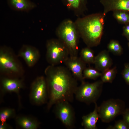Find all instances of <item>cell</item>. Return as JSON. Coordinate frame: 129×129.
I'll list each match as a JSON object with an SVG mask.
<instances>
[{
    "mask_svg": "<svg viewBox=\"0 0 129 129\" xmlns=\"http://www.w3.org/2000/svg\"><path fill=\"white\" fill-rule=\"evenodd\" d=\"M3 90L5 91L18 93L23 85L22 81L17 79L3 78L1 81Z\"/></svg>",
    "mask_w": 129,
    "mask_h": 129,
    "instance_id": "cell-16",
    "label": "cell"
},
{
    "mask_svg": "<svg viewBox=\"0 0 129 129\" xmlns=\"http://www.w3.org/2000/svg\"><path fill=\"white\" fill-rule=\"evenodd\" d=\"M20 56L24 60L28 65L32 66L39 59V53L35 48L28 45H23L19 53Z\"/></svg>",
    "mask_w": 129,
    "mask_h": 129,
    "instance_id": "cell-13",
    "label": "cell"
},
{
    "mask_svg": "<svg viewBox=\"0 0 129 129\" xmlns=\"http://www.w3.org/2000/svg\"><path fill=\"white\" fill-rule=\"evenodd\" d=\"M94 110L89 114L83 116L82 117L81 125L85 129H97L96 123L99 118L97 111L98 106L96 102L94 103Z\"/></svg>",
    "mask_w": 129,
    "mask_h": 129,
    "instance_id": "cell-15",
    "label": "cell"
},
{
    "mask_svg": "<svg viewBox=\"0 0 129 129\" xmlns=\"http://www.w3.org/2000/svg\"><path fill=\"white\" fill-rule=\"evenodd\" d=\"M125 107V102L120 99L112 98L104 101L97 107L99 118L103 122L109 123L122 114Z\"/></svg>",
    "mask_w": 129,
    "mask_h": 129,
    "instance_id": "cell-5",
    "label": "cell"
},
{
    "mask_svg": "<svg viewBox=\"0 0 129 129\" xmlns=\"http://www.w3.org/2000/svg\"><path fill=\"white\" fill-rule=\"evenodd\" d=\"M14 110L10 108H6L1 110L0 112V120L1 123L6 122L9 118L14 117L15 115Z\"/></svg>",
    "mask_w": 129,
    "mask_h": 129,
    "instance_id": "cell-24",
    "label": "cell"
},
{
    "mask_svg": "<svg viewBox=\"0 0 129 129\" xmlns=\"http://www.w3.org/2000/svg\"><path fill=\"white\" fill-rule=\"evenodd\" d=\"M117 72V67H114L101 72V80L103 83H112L115 79Z\"/></svg>",
    "mask_w": 129,
    "mask_h": 129,
    "instance_id": "cell-19",
    "label": "cell"
},
{
    "mask_svg": "<svg viewBox=\"0 0 129 129\" xmlns=\"http://www.w3.org/2000/svg\"><path fill=\"white\" fill-rule=\"evenodd\" d=\"M128 45L129 48V42L128 43Z\"/></svg>",
    "mask_w": 129,
    "mask_h": 129,
    "instance_id": "cell-30",
    "label": "cell"
},
{
    "mask_svg": "<svg viewBox=\"0 0 129 129\" xmlns=\"http://www.w3.org/2000/svg\"><path fill=\"white\" fill-rule=\"evenodd\" d=\"M46 46V59L51 65H57L64 63L70 57L67 48L59 39L49 40Z\"/></svg>",
    "mask_w": 129,
    "mask_h": 129,
    "instance_id": "cell-6",
    "label": "cell"
},
{
    "mask_svg": "<svg viewBox=\"0 0 129 129\" xmlns=\"http://www.w3.org/2000/svg\"><path fill=\"white\" fill-rule=\"evenodd\" d=\"M95 68L101 72L110 68L113 60L108 51L103 50L95 56L94 63Z\"/></svg>",
    "mask_w": 129,
    "mask_h": 129,
    "instance_id": "cell-12",
    "label": "cell"
},
{
    "mask_svg": "<svg viewBox=\"0 0 129 129\" xmlns=\"http://www.w3.org/2000/svg\"><path fill=\"white\" fill-rule=\"evenodd\" d=\"M104 83L101 80L92 83L85 81L77 88L75 96L78 101L88 105L96 102L101 96Z\"/></svg>",
    "mask_w": 129,
    "mask_h": 129,
    "instance_id": "cell-4",
    "label": "cell"
},
{
    "mask_svg": "<svg viewBox=\"0 0 129 129\" xmlns=\"http://www.w3.org/2000/svg\"><path fill=\"white\" fill-rule=\"evenodd\" d=\"M57 34L59 40L67 48L70 57L78 56L79 34L73 22L67 20L63 22L57 31Z\"/></svg>",
    "mask_w": 129,
    "mask_h": 129,
    "instance_id": "cell-3",
    "label": "cell"
},
{
    "mask_svg": "<svg viewBox=\"0 0 129 129\" xmlns=\"http://www.w3.org/2000/svg\"><path fill=\"white\" fill-rule=\"evenodd\" d=\"M10 128V126L6 123V122L3 123H1L0 124V129H6Z\"/></svg>",
    "mask_w": 129,
    "mask_h": 129,
    "instance_id": "cell-29",
    "label": "cell"
},
{
    "mask_svg": "<svg viewBox=\"0 0 129 129\" xmlns=\"http://www.w3.org/2000/svg\"><path fill=\"white\" fill-rule=\"evenodd\" d=\"M107 129H129V126L123 119L116 121L113 126H109Z\"/></svg>",
    "mask_w": 129,
    "mask_h": 129,
    "instance_id": "cell-25",
    "label": "cell"
},
{
    "mask_svg": "<svg viewBox=\"0 0 129 129\" xmlns=\"http://www.w3.org/2000/svg\"><path fill=\"white\" fill-rule=\"evenodd\" d=\"M87 0H64L66 5L74 9H84Z\"/></svg>",
    "mask_w": 129,
    "mask_h": 129,
    "instance_id": "cell-23",
    "label": "cell"
},
{
    "mask_svg": "<svg viewBox=\"0 0 129 129\" xmlns=\"http://www.w3.org/2000/svg\"><path fill=\"white\" fill-rule=\"evenodd\" d=\"M121 75L126 83L129 85V63H125Z\"/></svg>",
    "mask_w": 129,
    "mask_h": 129,
    "instance_id": "cell-26",
    "label": "cell"
},
{
    "mask_svg": "<svg viewBox=\"0 0 129 129\" xmlns=\"http://www.w3.org/2000/svg\"><path fill=\"white\" fill-rule=\"evenodd\" d=\"M69 102L62 101L55 105L54 113L58 119L67 128H73L75 121L74 109Z\"/></svg>",
    "mask_w": 129,
    "mask_h": 129,
    "instance_id": "cell-7",
    "label": "cell"
},
{
    "mask_svg": "<svg viewBox=\"0 0 129 129\" xmlns=\"http://www.w3.org/2000/svg\"><path fill=\"white\" fill-rule=\"evenodd\" d=\"M64 63L77 80L81 83L84 81L83 73L86 64L80 57H69Z\"/></svg>",
    "mask_w": 129,
    "mask_h": 129,
    "instance_id": "cell-9",
    "label": "cell"
},
{
    "mask_svg": "<svg viewBox=\"0 0 129 129\" xmlns=\"http://www.w3.org/2000/svg\"><path fill=\"white\" fill-rule=\"evenodd\" d=\"M45 73L49 99L47 109L60 101L72 102L78 86L77 80L69 70L63 66L50 65Z\"/></svg>",
    "mask_w": 129,
    "mask_h": 129,
    "instance_id": "cell-1",
    "label": "cell"
},
{
    "mask_svg": "<svg viewBox=\"0 0 129 129\" xmlns=\"http://www.w3.org/2000/svg\"><path fill=\"white\" fill-rule=\"evenodd\" d=\"M83 74L84 79H87L96 80L101 76L102 73L95 68L89 67H86L84 69Z\"/></svg>",
    "mask_w": 129,
    "mask_h": 129,
    "instance_id": "cell-22",
    "label": "cell"
},
{
    "mask_svg": "<svg viewBox=\"0 0 129 129\" xmlns=\"http://www.w3.org/2000/svg\"><path fill=\"white\" fill-rule=\"evenodd\" d=\"M16 121L20 127L25 129H36L40 124L35 119L25 116L18 117Z\"/></svg>",
    "mask_w": 129,
    "mask_h": 129,
    "instance_id": "cell-17",
    "label": "cell"
},
{
    "mask_svg": "<svg viewBox=\"0 0 129 129\" xmlns=\"http://www.w3.org/2000/svg\"><path fill=\"white\" fill-rule=\"evenodd\" d=\"M47 88L45 79L41 76L37 78L31 86L30 97L33 103L37 105L45 103L47 99Z\"/></svg>",
    "mask_w": 129,
    "mask_h": 129,
    "instance_id": "cell-8",
    "label": "cell"
},
{
    "mask_svg": "<svg viewBox=\"0 0 129 129\" xmlns=\"http://www.w3.org/2000/svg\"><path fill=\"white\" fill-rule=\"evenodd\" d=\"M105 15L110 11H121L129 13V0H100Z\"/></svg>",
    "mask_w": 129,
    "mask_h": 129,
    "instance_id": "cell-11",
    "label": "cell"
},
{
    "mask_svg": "<svg viewBox=\"0 0 129 129\" xmlns=\"http://www.w3.org/2000/svg\"><path fill=\"white\" fill-rule=\"evenodd\" d=\"M113 12V17L119 23L124 25L129 24V12L121 11Z\"/></svg>",
    "mask_w": 129,
    "mask_h": 129,
    "instance_id": "cell-21",
    "label": "cell"
},
{
    "mask_svg": "<svg viewBox=\"0 0 129 129\" xmlns=\"http://www.w3.org/2000/svg\"><path fill=\"white\" fill-rule=\"evenodd\" d=\"M3 48L0 51V69L1 71L7 73H17L19 67L12 56Z\"/></svg>",
    "mask_w": 129,
    "mask_h": 129,
    "instance_id": "cell-10",
    "label": "cell"
},
{
    "mask_svg": "<svg viewBox=\"0 0 129 129\" xmlns=\"http://www.w3.org/2000/svg\"><path fill=\"white\" fill-rule=\"evenodd\" d=\"M107 48L109 52L114 55L120 56L122 54L123 51V48L117 40L112 39L110 40L108 44Z\"/></svg>",
    "mask_w": 129,
    "mask_h": 129,
    "instance_id": "cell-20",
    "label": "cell"
},
{
    "mask_svg": "<svg viewBox=\"0 0 129 129\" xmlns=\"http://www.w3.org/2000/svg\"><path fill=\"white\" fill-rule=\"evenodd\" d=\"M7 2L10 8L16 11L28 12L37 7L30 0H7Z\"/></svg>",
    "mask_w": 129,
    "mask_h": 129,
    "instance_id": "cell-14",
    "label": "cell"
},
{
    "mask_svg": "<svg viewBox=\"0 0 129 129\" xmlns=\"http://www.w3.org/2000/svg\"><path fill=\"white\" fill-rule=\"evenodd\" d=\"M80 57L86 64L94 63L95 56L93 51L87 47L83 48L80 53Z\"/></svg>",
    "mask_w": 129,
    "mask_h": 129,
    "instance_id": "cell-18",
    "label": "cell"
},
{
    "mask_svg": "<svg viewBox=\"0 0 129 129\" xmlns=\"http://www.w3.org/2000/svg\"><path fill=\"white\" fill-rule=\"evenodd\" d=\"M122 115L123 116V119L129 126V108L125 109Z\"/></svg>",
    "mask_w": 129,
    "mask_h": 129,
    "instance_id": "cell-28",
    "label": "cell"
},
{
    "mask_svg": "<svg viewBox=\"0 0 129 129\" xmlns=\"http://www.w3.org/2000/svg\"><path fill=\"white\" fill-rule=\"evenodd\" d=\"M123 35L129 41V24L124 25L123 27Z\"/></svg>",
    "mask_w": 129,
    "mask_h": 129,
    "instance_id": "cell-27",
    "label": "cell"
},
{
    "mask_svg": "<svg viewBox=\"0 0 129 129\" xmlns=\"http://www.w3.org/2000/svg\"><path fill=\"white\" fill-rule=\"evenodd\" d=\"M106 15L103 12H98L78 20L77 25L80 35L87 47H96L100 44Z\"/></svg>",
    "mask_w": 129,
    "mask_h": 129,
    "instance_id": "cell-2",
    "label": "cell"
}]
</instances>
